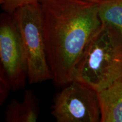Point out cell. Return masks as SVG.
<instances>
[{"label": "cell", "instance_id": "1", "mask_svg": "<svg viewBox=\"0 0 122 122\" xmlns=\"http://www.w3.org/2000/svg\"><path fill=\"white\" fill-rule=\"evenodd\" d=\"M47 60L51 80L63 88L74 80L76 67L101 26L98 3L41 0Z\"/></svg>", "mask_w": 122, "mask_h": 122}, {"label": "cell", "instance_id": "2", "mask_svg": "<svg viewBox=\"0 0 122 122\" xmlns=\"http://www.w3.org/2000/svg\"><path fill=\"white\" fill-rule=\"evenodd\" d=\"M122 77V34L107 24L92 38L75 70L74 80L96 91Z\"/></svg>", "mask_w": 122, "mask_h": 122}, {"label": "cell", "instance_id": "3", "mask_svg": "<svg viewBox=\"0 0 122 122\" xmlns=\"http://www.w3.org/2000/svg\"><path fill=\"white\" fill-rule=\"evenodd\" d=\"M19 27L30 84L51 79L47 60L40 2L19 7L13 13Z\"/></svg>", "mask_w": 122, "mask_h": 122}, {"label": "cell", "instance_id": "4", "mask_svg": "<svg viewBox=\"0 0 122 122\" xmlns=\"http://www.w3.org/2000/svg\"><path fill=\"white\" fill-rule=\"evenodd\" d=\"M51 113L57 122H100L97 91L74 80L56 94Z\"/></svg>", "mask_w": 122, "mask_h": 122}, {"label": "cell", "instance_id": "5", "mask_svg": "<svg viewBox=\"0 0 122 122\" xmlns=\"http://www.w3.org/2000/svg\"><path fill=\"white\" fill-rule=\"evenodd\" d=\"M0 68L10 80L12 91L23 88L28 67L21 35L13 14L5 13L0 21Z\"/></svg>", "mask_w": 122, "mask_h": 122}, {"label": "cell", "instance_id": "6", "mask_svg": "<svg viewBox=\"0 0 122 122\" xmlns=\"http://www.w3.org/2000/svg\"><path fill=\"white\" fill-rule=\"evenodd\" d=\"M101 122H122V77L97 92Z\"/></svg>", "mask_w": 122, "mask_h": 122}, {"label": "cell", "instance_id": "7", "mask_svg": "<svg viewBox=\"0 0 122 122\" xmlns=\"http://www.w3.org/2000/svg\"><path fill=\"white\" fill-rule=\"evenodd\" d=\"M39 115V100L32 92L27 89L22 101L14 99L7 105L5 120L6 122H35Z\"/></svg>", "mask_w": 122, "mask_h": 122}, {"label": "cell", "instance_id": "8", "mask_svg": "<svg viewBox=\"0 0 122 122\" xmlns=\"http://www.w3.org/2000/svg\"><path fill=\"white\" fill-rule=\"evenodd\" d=\"M99 18L122 34V0H103L98 3Z\"/></svg>", "mask_w": 122, "mask_h": 122}, {"label": "cell", "instance_id": "9", "mask_svg": "<svg viewBox=\"0 0 122 122\" xmlns=\"http://www.w3.org/2000/svg\"><path fill=\"white\" fill-rule=\"evenodd\" d=\"M41 0H0L1 7L5 13L13 14L19 7L40 2Z\"/></svg>", "mask_w": 122, "mask_h": 122}, {"label": "cell", "instance_id": "10", "mask_svg": "<svg viewBox=\"0 0 122 122\" xmlns=\"http://www.w3.org/2000/svg\"><path fill=\"white\" fill-rule=\"evenodd\" d=\"M11 90L10 80L4 71L0 68V105L4 104Z\"/></svg>", "mask_w": 122, "mask_h": 122}, {"label": "cell", "instance_id": "11", "mask_svg": "<svg viewBox=\"0 0 122 122\" xmlns=\"http://www.w3.org/2000/svg\"><path fill=\"white\" fill-rule=\"evenodd\" d=\"M84 1H88V2H94V3H98V2H101V1H103V0H84Z\"/></svg>", "mask_w": 122, "mask_h": 122}]
</instances>
